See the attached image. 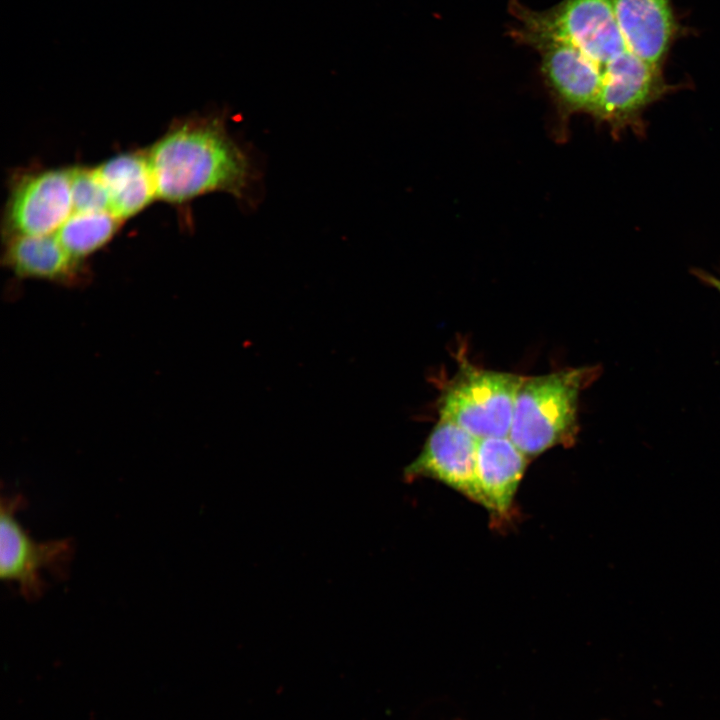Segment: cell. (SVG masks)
Returning a JSON list of instances; mask_svg holds the SVG:
<instances>
[{"label": "cell", "mask_w": 720, "mask_h": 720, "mask_svg": "<svg viewBox=\"0 0 720 720\" xmlns=\"http://www.w3.org/2000/svg\"><path fill=\"white\" fill-rule=\"evenodd\" d=\"M146 154L156 197L170 203L211 192L243 199L255 180L247 153L217 118L178 122Z\"/></svg>", "instance_id": "6da1fadb"}, {"label": "cell", "mask_w": 720, "mask_h": 720, "mask_svg": "<svg viewBox=\"0 0 720 720\" xmlns=\"http://www.w3.org/2000/svg\"><path fill=\"white\" fill-rule=\"evenodd\" d=\"M598 366L523 377L508 437L528 458L556 446L569 447L579 431L581 392L599 375Z\"/></svg>", "instance_id": "7a4b0ae2"}, {"label": "cell", "mask_w": 720, "mask_h": 720, "mask_svg": "<svg viewBox=\"0 0 720 720\" xmlns=\"http://www.w3.org/2000/svg\"><path fill=\"white\" fill-rule=\"evenodd\" d=\"M522 27L513 34L549 37L581 50L601 71L628 51L617 23L613 0H563L545 11H534L520 4L513 7Z\"/></svg>", "instance_id": "3957f363"}, {"label": "cell", "mask_w": 720, "mask_h": 720, "mask_svg": "<svg viewBox=\"0 0 720 720\" xmlns=\"http://www.w3.org/2000/svg\"><path fill=\"white\" fill-rule=\"evenodd\" d=\"M523 377L463 367L441 394L439 419L458 424L478 439L508 436Z\"/></svg>", "instance_id": "277c9868"}, {"label": "cell", "mask_w": 720, "mask_h": 720, "mask_svg": "<svg viewBox=\"0 0 720 720\" xmlns=\"http://www.w3.org/2000/svg\"><path fill=\"white\" fill-rule=\"evenodd\" d=\"M24 505L19 494L2 495L0 506V576L16 583L28 601L38 600L47 583L44 572L63 577L72 559L70 539L35 541L23 528L16 515Z\"/></svg>", "instance_id": "5b68a950"}, {"label": "cell", "mask_w": 720, "mask_h": 720, "mask_svg": "<svg viewBox=\"0 0 720 720\" xmlns=\"http://www.w3.org/2000/svg\"><path fill=\"white\" fill-rule=\"evenodd\" d=\"M478 441L458 424L439 419L418 456L405 467V481L431 478L485 507L477 479Z\"/></svg>", "instance_id": "8992f818"}, {"label": "cell", "mask_w": 720, "mask_h": 720, "mask_svg": "<svg viewBox=\"0 0 720 720\" xmlns=\"http://www.w3.org/2000/svg\"><path fill=\"white\" fill-rule=\"evenodd\" d=\"M72 213L70 169L25 175L14 185L7 203V236L55 234Z\"/></svg>", "instance_id": "52a82bcc"}, {"label": "cell", "mask_w": 720, "mask_h": 720, "mask_svg": "<svg viewBox=\"0 0 720 720\" xmlns=\"http://www.w3.org/2000/svg\"><path fill=\"white\" fill-rule=\"evenodd\" d=\"M536 48L546 80L570 110L594 115L602 89L600 67L575 46L549 37L519 36Z\"/></svg>", "instance_id": "ba28073f"}, {"label": "cell", "mask_w": 720, "mask_h": 720, "mask_svg": "<svg viewBox=\"0 0 720 720\" xmlns=\"http://www.w3.org/2000/svg\"><path fill=\"white\" fill-rule=\"evenodd\" d=\"M613 7L628 50L662 66L676 31L670 0H613Z\"/></svg>", "instance_id": "9c48e42d"}, {"label": "cell", "mask_w": 720, "mask_h": 720, "mask_svg": "<svg viewBox=\"0 0 720 720\" xmlns=\"http://www.w3.org/2000/svg\"><path fill=\"white\" fill-rule=\"evenodd\" d=\"M528 459L508 436L479 439L477 479L485 508L501 515L510 510Z\"/></svg>", "instance_id": "30bf717a"}, {"label": "cell", "mask_w": 720, "mask_h": 720, "mask_svg": "<svg viewBox=\"0 0 720 720\" xmlns=\"http://www.w3.org/2000/svg\"><path fill=\"white\" fill-rule=\"evenodd\" d=\"M4 263L21 277L55 282L79 280L81 260L72 256L55 234L9 236Z\"/></svg>", "instance_id": "8fae6325"}, {"label": "cell", "mask_w": 720, "mask_h": 720, "mask_svg": "<svg viewBox=\"0 0 720 720\" xmlns=\"http://www.w3.org/2000/svg\"><path fill=\"white\" fill-rule=\"evenodd\" d=\"M95 170L108 196V210L120 220L134 216L157 198L147 154H118Z\"/></svg>", "instance_id": "7c38bea8"}, {"label": "cell", "mask_w": 720, "mask_h": 720, "mask_svg": "<svg viewBox=\"0 0 720 720\" xmlns=\"http://www.w3.org/2000/svg\"><path fill=\"white\" fill-rule=\"evenodd\" d=\"M121 221L108 210L73 212L55 235L72 256L82 260L110 241Z\"/></svg>", "instance_id": "4fadbf2b"}, {"label": "cell", "mask_w": 720, "mask_h": 720, "mask_svg": "<svg viewBox=\"0 0 720 720\" xmlns=\"http://www.w3.org/2000/svg\"><path fill=\"white\" fill-rule=\"evenodd\" d=\"M70 174L73 212L108 210V196L95 168H72Z\"/></svg>", "instance_id": "5bb4252c"}, {"label": "cell", "mask_w": 720, "mask_h": 720, "mask_svg": "<svg viewBox=\"0 0 720 720\" xmlns=\"http://www.w3.org/2000/svg\"><path fill=\"white\" fill-rule=\"evenodd\" d=\"M691 273L705 285L715 289L720 294V277H717L709 272L694 268Z\"/></svg>", "instance_id": "9a60e30c"}]
</instances>
